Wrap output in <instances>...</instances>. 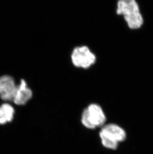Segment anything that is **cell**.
Returning <instances> with one entry per match:
<instances>
[{
    "mask_svg": "<svg viewBox=\"0 0 153 154\" xmlns=\"http://www.w3.org/2000/svg\"><path fill=\"white\" fill-rule=\"evenodd\" d=\"M116 13L123 16L131 29H138L143 25V17L136 0H118Z\"/></svg>",
    "mask_w": 153,
    "mask_h": 154,
    "instance_id": "1",
    "label": "cell"
},
{
    "mask_svg": "<svg viewBox=\"0 0 153 154\" xmlns=\"http://www.w3.org/2000/svg\"><path fill=\"white\" fill-rule=\"evenodd\" d=\"M106 120V115L101 107L97 104H92L83 111L81 121L86 128L94 129L104 126Z\"/></svg>",
    "mask_w": 153,
    "mask_h": 154,
    "instance_id": "2",
    "label": "cell"
},
{
    "mask_svg": "<svg viewBox=\"0 0 153 154\" xmlns=\"http://www.w3.org/2000/svg\"><path fill=\"white\" fill-rule=\"evenodd\" d=\"M73 64L75 67L87 69L93 66L97 60L95 54L88 47L82 45L76 47L71 55Z\"/></svg>",
    "mask_w": 153,
    "mask_h": 154,
    "instance_id": "3",
    "label": "cell"
},
{
    "mask_svg": "<svg viewBox=\"0 0 153 154\" xmlns=\"http://www.w3.org/2000/svg\"><path fill=\"white\" fill-rule=\"evenodd\" d=\"M17 87L11 76L4 75L0 77V97L3 100L13 101Z\"/></svg>",
    "mask_w": 153,
    "mask_h": 154,
    "instance_id": "4",
    "label": "cell"
},
{
    "mask_svg": "<svg viewBox=\"0 0 153 154\" xmlns=\"http://www.w3.org/2000/svg\"><path fill=\"white\" fill-rule=\"evenodd\" d=\"M32 90L28 87L26 80L22 79L19 85H17V89L14 98V102L18 105H23L32 98Z\"/></svg>",
    "mask_w": 153,
    "mask_h": 154,
    "instance_id": "5",
    "label": "cell"
},
{
    "mask_svg": "<svg viewBox=\"0 0 153 154\" xmlns=\"http://www.w3.org/2000/svg\"><path fill=\"white\" fill-rule=\"evenodd\" d=\"M101 131L118 143L124 141L126 138L125 130L115 124H109L105 125L103 127Z\"/></svg>",
    "mask_w": 153,
    "mask_h": 154,
    "instance_id": "6",
    "label": "cell"
},
{
    "mask_svg": "<svg viewBox=\"0 0 153 154\" xmlns=\"http://www.w3.org/2000/svg\"><path fill=\"white\" fill-rule=\"evenodd\" d=\"M100 136L102 144L104 147L111 150H116L117 149L119 143L117 141L112 139L101 131L100 132Z\"/></svg>",
    "mask_w": 153,
    "mask_h": 154,
    "instance_id": "7",
    "label": "cell"
},
{
    "mask_svg": "<svg viewBox=\"0 0 153 154\" xmlns=\"http://www.w3.org/2000/svg\"><path fill=\"white\" fill-rule=\"evenodd\" d=\"M1 107L5 114L8 122L12 121V120L13 119L14 115L15 113L14 108L10 105L7 103L3 104L2 105Z\"/></svg>",
    "mask_w": 153,
    "mask_h": 154,
    "instance_id": "8",
    "label": "cell"
},
{
    "mask_svg": "<svg viewBox=\"0 0 153 154\" xmlns=\"http://www.w3.org/2000/svg\"><path fill=\"white\" fill-rule=\"evenodd\" d=\"M8 122L6 115L1 106H0V124H4Z\"/></svg>",
    "mask_w": 153,
    "mask_h": 154,
    "instance_id": "9",
    "label": "cell"
}]
</instances>
